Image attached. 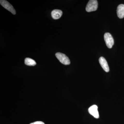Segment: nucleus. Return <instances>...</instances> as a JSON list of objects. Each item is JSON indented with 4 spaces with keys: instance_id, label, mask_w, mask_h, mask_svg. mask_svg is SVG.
Wrapping results in <instances>:
<instances>
[{
    "instance_id": "nucleus-8",
    "label": "nucleus",
    "mask_w": 124,
    "mask_h": 124,
    "mask_svg": "<svg viewBox=\"0 0 124 124\" xmlns=\"http://www.w3.org/2000/svg\"><path fill=\"white\" fill-rule=\"evenodd\" d=\"M117 14L118 17L120 19L124 17V4H120L118 6L117 8Z\"/></svg>"
},
{
    "instance_id": "nucleus-3",
    "label": "nucleus",
    "mask_w": 124,
    "mask_h": 124,
    "mask_svg": "<svg viewBox=\"0 0 124 124\" xmlns=\"http://www.w3.org/2000/svg\"><path fill=\"white\" fill-rule=\"evenodd\" d=\"M104 39L107 46L109 48H111L114 45V39L110 33L107 32L104 34Z\"/></svg>"
},
{
    "instance_id": "nucleus-6",
    "label": "nucleus",
    "mask_w": 124,
    "mask_h": 124,
    "mask_svg": "<svg viewBox=\"0 0 124 124\" xmlns=\"http://www.w3.org/2000/svg\"><path fill=\"white\" fill-rule=\"evenodd\" d=\"M99 63L103 69L106 72H108L109 71V68L106 60L103 57H100L99 59Z\"/></svg>"
},
{
    "instance_id": "nucleus-5",
    "label": "nucleus",
    "mask_w": 124,
    "mask_h": 124,
    "mask_svg": "<svg viewBox=\"0 0 124 124\" xmlns=\"http://www.w3.org/2000/svg\"><path fill=\"white\" fill-rule=\"evenodd\" d=\"M98 108L97 105H93L90 107L88 109L89 113L96 119H98L99 117Z\"/></svg>"
},
{
    "instance_id": "nucleus-10",
    "label": "nucleus",
    "mask_w": 124,
    "mask_h": 124,
    "mask_svg": "<svg viewBox=\"0 0 124 124\" xmlns=\"http://www.w3.org/2000/svg\"><path fill=\"white\" fill-rule=\"evenodd\" d=\"M30 124H45L44 122H41V121H36V122H33V123H31Z\"/></svg>"
},
{
    "instance_id": "nucleus-2",
    "label": "nucleus",
    "mask_w": 124,
    "mask_h": 124,
    "mask_svg": "<svg viewBox=\"0 0 124 124\" xmlns=\"http://www.w3.org/2000/svg\"><path fill=\"white\" fill-rule=\"evenodd\" d=\"M55 56L60 62L64 65H69L70 62L69 58L64 54L60 53H57L55 54Z\"/></svg>"
},
{
    "instance_id": "nucleus-7",
    "label": "nucleus",
    "mask_w": 124,
    "mask_h": 124,
    "mask_svg": "<svg viewBox=\"0 0 124 124\" xmlns=\"http://www.w3.org/2000/svg\"><path fill=\"white\" fill-rule=\"evenodd\" d=\"M62 10L59 9H54L51 13V16L54 19H58L62 17Z\"/></svg>"
},
{
    "instance_id": "nucleus-4",
    "label": "nucleus",
    "mask_w": 124,
    "mask_h": 124,
    "mask_svg": "<svg viewBox=\"0 0 124 124\" xmlns=\"http://www.w3.org/2000/svg\"><path fill=\"white\" fill-rule=\"evenodd\" d=\"M0 4L2 7L11 12L13 14L15 15L16 14V11L13 7L7 1L5 0H0Z\"/></svg>"
},
{
    "instance_id": "nucleus-1",
    "label": "nucleus",
    "mask_w": 124,
    "mask_h": 124,
    "mask_svg": "<svg viewBox=\"0 0 124 124\" xmlns=\"http://www.w3.org/2000/svg\"><path fill=\"white\" fill-rule=\"evenodd\" d=\"M98 2L96 0H90L89 1L86 8V11L88 12L96 11L98 8Z\"/></svg>"
},
{
    "instance_id": "nucleus-9",
    "label": "nucleus",
    "mask_w": 124,
    "mask_h": 124,
    "mask_svg": "<svg viewBox=\"0 0 124 124\" xmlns=\"http://www.w3.org/2000/svg\"><path fill=\"white\" fill-rule=\"evenodd\" d=\"M24 63L28 66H35L36 64V63L35 60L30 58H27L24 60Z\"/></svg>"
}]
</instances>
